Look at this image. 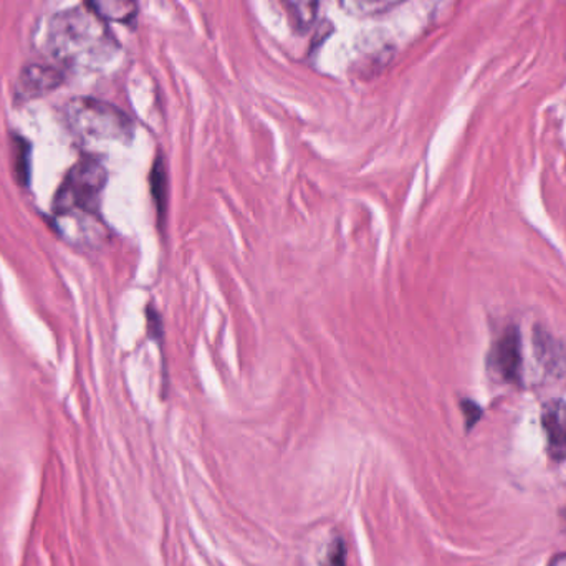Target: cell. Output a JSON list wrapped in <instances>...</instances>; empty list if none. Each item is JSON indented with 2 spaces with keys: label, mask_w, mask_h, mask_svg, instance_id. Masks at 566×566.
<instances>
[{
  "label": "cell",
  "mask_w": 566,
  "mask_h": 566,
  "mask_svg": "<svg viewBox=\"0 0 566 566\" xmlns=\"http://www.w3.org/2000/svg\"><path fill=\"white\" fill-rule=\"evenodd\" d=\"M45 43L50 55L70 69L103 65L118 49L108 23L85 6L55 13L46 27Z\"/></svg>",
  "instance_id": "1"
},
{
  "label": "cell",
  "mask_w": 566,
  "mask_h": 566,
  "mask_svg": "<svg viewBox=\"0 0 566 566\" xmlns=\"http://www.w3.org/2000/svg\"><path fill=\"white\" fill-rule=\"evenodd\" d=\"M63 119L66 129L83 143H129L135 136V125L123 109L90 96L70 99Z\"/></svg>",
  "instance_id": "2"
},
{
  "label": "cell",
  "mask_w": 566,
  "mask_h": 566,
  "mask_svg": "<svg viewBox=\"0 0 566 566\" xmlns=\"http://www.w3.org/2000/svg\"><path fill=\"white\" fill-rule=\"evenodd\" d=\"M108 182V171L95 158H83L66 171L62 185L53 196V214L59 218L70 216H96L102 206L103 192Z\"/></svg>",
  "instance_id": "3"
},
{
  "label": "cell",
  "mask_w": 566,
  "mask_h": 566,
  "mask_svg": "<svg viewBox=\"0 0 566 566\" xmlns=\"http://www.w3.org/2000/svg\"><path fill=\"white\" fill-rule=\"evenodd\" d=\"M65 82V73L59 66L46 65V63H29L20 70L15 82L17 99L30 102V99L42 98Z\"/></svg>",
  "instance_id": "4"
},
{
  "label": "cell",
  "mask_w": 566,
  "mask_h": 566,
  "mask_svg": "<svg viewBox=\"0 0 566 566\" xmlns=\"http://www.w3.org/2000/svg\"><path fill=\"white\" fill-rule=\"evenodd\" d=\"M542 426L547 436L548 454L555 462L566 459V402L548 401L542 409Z\"/></svg>",
  "instance_id": "5"
},
{
  "label": "cell",
  "mask_w": 566,
  "mask_h": 566,
  "mask_svg": "<svg viewBox=\"0 0 566 566\" xmlns=\"http://www.w3.org/2000/svg\"><path fill=\"white\" fill-rule=\"evenodd\" d=\"M521 336H518L515 328H509L495 346L492 361H494L495 368L499 369L505 381H517L521 378Z\"/></svg>",
  "instance_id": "6"
},
{
  "label": "cell",
  "mask_w": 566,
  "mask_h": 566,
  "mask_svg": "<svg viewBox=\"0 0 566 566\" xmlns=\"http://www.w3.org/2000/svg\"><path fill=\"white\" fill-rule=\"evenodd\" d=\"M85 7L106 23L129 25L138 15L136 0H85Z\"/></svg>",
  "instance_id": "7"
},
{
  "label": "cell",
  "mask_w": 566,
  "mask_h": 566,
  "mask_svg": "<svg viewBox=\"0 0 566 566\" xmlns=\"http://www.w3.org/2000/svg\"><path fill=\"white\" fill-rule=\"evenodd\" d=\"M149 185H151L156 212H158V219L163 226V221H166V214H168V169H166V163L161 156H158L153 165Z\"/></svg>",
  "instance_id": "8"
},
{
  "label": "cell",
  "mask_w": 566,
  "mask_h": 566,
  "mask_svg": "<svg viewBox=\"0 0 566 566\" xmlns=\"http://www.w3.org/2000/svg\"><path fill=\"white\" fill-rule=\"evenodd\" d=\"M12 169L17 182L22 188H29L32 176V145L22 136L12 139Z\"/></svg>",
  "instance_id": "9"
},
{
  "label": "cell",
  "mask_w": 566,
  "mask_h": 566,
  "mask_svg": "<svg viewBox=\"0 0 566 566\" xmlns=\"http://www.w3.org/2000/svg\"><path fill=\"white\" fill-rule=\"evenodd\" d=\"M282 3L298 30H308L318 15L319 0H282Z\"/></svg>",
  "instance_id": "10"
},
{
  "label": "cell",
  "mask_w": 566,
  "mask_h": 566,
  "mask_svg": "<svg viewBox=\"0 0 566 566\" xmlns=\"http://www.w3.org/2000/svg\"><path fill=\"white\" fill-rule=\"evenodd\" d=\"M405 0H339L342 9L352 17H375L389 12Z\"/></svg>",
  "instance_id": "11"
},
{
  "label": "cell",
  "mask_w": 566,
  "mask_h": 566,
  "mask_svg": "<svg viewBox=\"0 0 566 566\" xmlns=\"http://www.w3.org/2000/svg\"><path fill=\"white\" fill-rule=\"evenodd\" d=\"M319 566H348V544L338 532L333 534L332 541L326 545Z\"/></svg>",
  "instance_id": "12"
},
{
  "label": "cell",
  "mask_w": 566,
  "mask_h": 566,
  "mask_svg": "<svg viewBox=\"0 0 566 566\" xmlns=\"http://www.w3.org/2000/svg\"><path fill=\"white\" fill-rule=\"evenodd\" d=\"M146 315H148L149 338L158 339L159 342V339L163 338V333H165V329H163L161 315H159V313L156 312V308H153V306H149Z\"/></svg>",
  "instance_id": "13"
},
{
  "label": "cell",
  "mask_w": 566,
  "mask_h": 566,
  "mask_svg": "<svg viewBox=\"0 0 566 566\" xmlns=\"http://www.w3.org/2000/svg\"><path fill=\"white\" fill-rule=\"evenodd\" d=\"M462 409H464L465 418H468V428H471V426L478 421L479 415H481V412H479L478 406L472 405L471 401L462 402Z\"/></svg>",
  "instance_id": "14"
}]
</instances>
